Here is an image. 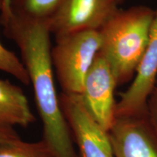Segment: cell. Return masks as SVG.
<instances>
[{"label":"cell","mask_w":157,"mask_h":157,"mask_svg":"<svg viewBox=\"0 0 157 157\" xmlns=\"http://www.w3.org/2000/svg\"><path fill=\"white\" fill-rule=\"evenodd\" d=\"M3 0H0V13L2 7ZM0 71L10 74L21 83L29 85L30 78L22 60L0 42Z\"/></svg>","instance_id":"7c38bea8"},{"label":"cell","mask_w":157,"mask_h":157,"mask_svg":"<svg viewBox=\"0 0 157 157\" xmlns=\"http://www.w3.org/2000/svg\"><path fill=\"white\" fill-rule=\"evenodd\" d=\"M35 120L23 90L8 80L0 78V123L27 127Z\"/></svg>","instance_id":"9c48e42d"},{"label":"cell","mask_w":157,"mask_h":157,"mask_svg":"<svg viewBox=\"0 0 157 157\" xmlns=\"http://www.w3.org/2000/svg\"><path fill=\"white\" fill-rule=\"evenodd\" d=\"M21 139L14 127L0 123V145Z\"/></svg>","instance_id":"5bb4252c"},{"label":"cell","mask_w":157,"mask_h":157,"mask_svg":"<svg viewBox=\"0 0 157 157\" xmlns=\"http://www.w3.org/2000/svg\"><path fill=\"white\" fill-rule=\"evenodd\" d=\"M114 0H64L47 23L57 37L82 31H100L117 13Z\"/></svg>","instance_id":"5b68a950"},{"label":"cell","mask_w":157,"mask_h":157,"mask_svg":"<svg viewBox=\"0 0 157 157\" xmlns=\"http://www.w3.org/2000/svg\"><path fill=\"white\" fill-rule=\"evenodd\" d=\"M10 1L11 0H3L1 14H0V23H1V24L5 23L10 17Z\"/></svg>","instance_id":"9a60e30c"},{"label":"cell","mask_w":157,"mask_h":157,"mask_svg":"<svg viewBox=\"0 0 157 157\" xmlns=\"http://www.w3.org/2000/svg\"><path fill=\"white\" fill-rule=\"evenodd\" d=\"M56 39L51 56L63 93L80 95L84 79L101 51L100 31H78Z\"/></svg>","instance_id":"3957f363"},{"label":"cell","mask_w":157,"mask_h":157,"mask_svg":"<svg viewBox=\"0 0 157 157\" xmlns=\"http://www.w3.org/2000/svg\"><path fill=\"white\" fill-rule=\"evenodd\" d=\"M0 157H58L44 140L25 142L19 139L0 145Z\"/></svg>","instance_id":"8fae6325"},{"label":"cell","mask_w":157,"mask_h":157,"mask_svg":"<svg viewBox=\"0 0 157 157\" xmlns=\"http://www.w3.org/2000/svg\"><path fill=\"white\" fill-rule=\"evenodd\" d=\"M155 11L143 6L117 13L102 27L100 52L112 69L117 84L124 83L136 71L149 42Z\"/></svg>","instance_id":"7a4b0ae2"},{"label":"cell","mask_w":157,"mask_h":157,"mask_svg":"<svg viewBox=\"0 0 157 157\" xmlns=\"http://www.w3.org/2000/svg\"><path fill=\"white\" fill-rule=\"evenodd\" d=\"M64 0H11V15L26 21L48 23ZM9 19V18H8Z\"/></svg>","instance_id":"30bf717a"},{"label":"cell","mask_w":157,"mask_h":157,"mask_svg":"<svg viewBox=\"0 0 157 157\" xmlns=\"http://www.w3.org/2000/svg\"><path fill=\"white\" fill-rule=\"evenodd\" d=\"M59 98L78 156L114 157L109 131L93 117L81 95L62 93Z\"/></svg>","instance_id":"277c9868"},{"label":"cell","mask_w":157,"mask_h":157,"mask_svg":"<svg viewBox=\"0 0 157 157\" xmlns=\"http://www.w3.org/2000/svg\"><path fill=\"white\" fill-rule=\"evenodd\" d=\"M2 25L21 50L42 122V140L58 157H79L57 95L48 24L10 16Z\"/></svg>","instance_id":"6da1fadb"},{"label":"cell","mask_w":157,"mask_h":157,"mask_svg":"<svg viewBox=\"0 0 157 157\" xmlns=\"http://www.w3.org/2000/svg\"><path fill=\"white\" fill-rule=\"evenodd\" d=\"M134 81L116 105L118 117L140 115L147 111V103L157 79V9L149 42L136 70Z\"/></svg>","instance_id":"52a82bcc"},{"label":"cell","mask_w":157,"mask_h":157,"mask_svg":"<svg viewBox=\"0 0 157 157\" xmlns=\"http://www.w3.org/2000/svg\"><path fill=\"white\" fill-rule=\"evenodd\" d=\"M117 85L111 66L100 52L84 79L80 95L93 117L107 131L116 119L114 90Z\"/></svg>","instance_id":"8992f818"},{"label":"cell","mask_w":157,"mask_h":157,"mask_svg":"<svg viewBox=\"0 0 157 157\" xmlns=\"http://www.w3.org/2000/svg\"><path fill=\"white\" fill-rule=\"evenodd\" d=\"M109 133L114 157H157V133L147 111L116 118Z\"/></svg>","instance_id":"ba28073f"},{"label":"cell","mask_w":157,"mask_h":157,"mask_svg":"<svg viewBox=\"0 0 157 157\" xmlns=\"http://www.w3.org/2000/svg\"><path fill=\"white\" fill-rule=\"evenodd\" d=\"M147 113L157 133V79L147 103Z\"/></svg>","instance_id":"4fadbf2b"},{"label":"cell","mask_w":157,"mask_h":157,"mask_svg":"<svg viewBox=\"0 0 157 157\" xmlns=\"http://www.w3.org/2000/svg\"><path fill=\"white\" fill-rule=\"evenodd\" d=\"M114 1L118 4V5H119V3L121 2H122V1H124V0H114Z\"/></svg>","instance_id":"2e32d148"}]
</instances>
